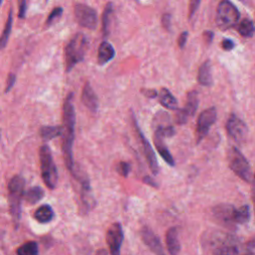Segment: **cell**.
<instances>
[{"label": "cell", "instance_id": "1", "mask_svg": "<svg viewBox=\"0 0 255 255\" xmlns=\"http://www.w3.org/2000/svg\"><path fill=\"white\" fill-rule=\"evenodd\" d=\"M63 142L62 150L63 156L68 169L73 172L74 170V157H73V144L75 139V124L76 114L73 103V94L70 93L65 99L63 105Z\"/></svg>", "mask_w": 255, "mask_h": 255}, {"label": "cell", "instance_id": "2", "mask_svg": "<svg viewBox=\"0 0 255 255\" xmlns=\"http://www.w3.org/2000/svg\"><path fill=\"white\" fill-rule=\"evenodd\" d=\"M88 49V40L84 34H76L65 48L66 71H71L76 64L84 59Z\"/></svg>", "mask_w": 255, "mask_h": 255}, {"label": "cell", "instance_id": "3", "mask_svg": "<svg viewBox=\"0 0 255 255\" xmlns=\"http://www.w3.org/2000/svg\"><path fill=\"white\" fill-rule=\"evenodd\" d=\"M25 181L22 176L14 175L8 183V201L12 218L16 225L20 220L21 201L24 197Z\"/></svg>", "mask_w": 255, "mask_h": 255}, {"label": "cell", "instance_id": "4", "mask_svg": "<svg viewBox=\"0 0 255 255\" xmlns=\"http://www.w3.org/2000/svg\"><path fill=\"white\" fill-rule=\"evenodd\" d=\"M208 249L211 255H239L241 246L235 237L218 233L208 241Z\"/></svg>", "mask_w": 255, "mask_h": 255}, {"label": "cell", "instance_id": "5", "mask_svg": "<svg viewBox=\"0 0 255 255\" xmlns=\"http://www.w3.org/2000/svg\"><path fill=\"white\" fill-rule=\"evenodd\" d=\"M41 175L47 187L54 189L58 182V171L54 163L52 151L48 145H42L39 149Z\"/></svg>", "mask_w": 255, "mask_h": 255}, {"label": "cell", "instance_id": "6", "mask_svg": "<svg viewBox=\"0 0 255 255\" xmlns=\"http://www.w3.org/2000/svg\"><path fill=\"white\" fill-rule=\"evenodd\" d=\"M240 14L238 9L228 0H222L216 10L215 22L219 29L227 30L233 27L239 20Z\"/></svg>", "mask_w": 255, "mask_h": 255}, {"label": "cell", "instance_id": "7", "mask_svg": "<svg viewBox=\"0 0 255 255\" xmlns=\"http://www.w3.org/2000/svg\"><path fill=\"white\" fill-rule=\"evenodd\" d=\"M227 161L230 169L242 180L250 182L251 167L245 156L236 147H230L227 152Z\"/></svg>", "mask_w": 255, "mask_h": 255}, {"label": "cell", "instance_id": "8", "mask_svg": "<svg viewBox=\"0 0 255 255\" xmlns=\"http://www.w3.org/2000/svg\"><path fill=\"white\" fill-rule=\"evenodd\" d=\"M216 109L215 108H209L207 110H204L197 119L196 124V129H195V138L196 143H199L205 135L208 133L211 126L216 121Z\"/></svg>", "mask_w": 255, "mask_h": 255}, {"label": "cell", "instance_id": "9", "mask_svg": "<svg viewBox=\"0 0 255 255\" xmlns=\"http://www.w3.org/2000/svg\"><path fill=\"white\" fill-rule=\"evenodd\" d=\"M74 12L75 18L81 26L91 30L96 29L98 24V16L97 12L92 7L85 4H77Z\"/></svg>", "mask_w": 255, "mask_h": 255}, {"label": "cell", "instance_id": "10", "mask_svg": "<svg viewBox=\"0 0 255 255\" xmlns=\"http://www.w3.org/2000/svg\"><path fill=\"white\" fill-rule=\"evenodd\" d=\"M124 240V232L121 223H113L106 235V241L111 255H121V247Z\"/></svg>", "mask_w": 255, "mask_h": 255}, {"label": "cell", "instance_id": "11", "mask_svg": "<svg viewBox=\"0 0 255 255\" xmlns=\"http://www.w3.org/2000/svg\"><path fill=\"white\" fill-rule=\"evenodd\" d=\"M133 126H134V128L136 130V133L139 137V140H140V143H141V146H142V150H143V153H144V156H145V159L147 161V164H148V167L149 169L151 170V172L156 175L158 173V164H157V159H156V156H155V153L154 151L152 150V147L149 143V141L147 140V138L145 137V135L142 133L141 129L139 128V127L137 126V123L136 121L134 120L133 118Z\"/></svg>", "mask_w": 255, "mask_h": 255}, {"label": "cell", "instance_id": "12", "mask_svg": "<svg viewBox=\"0 0 255 255\" xmlns=\"http://www.w3.org/2000/svg\"><path fill=\"white\" fill-rule=\"evenodd\" d=\"M226 130L229 136L236 141L244 140L248 133V128L245 123L235 115L229 117L226 123Z\"/></svg>", "mask_w": 255, "mask_h": 255}, {"label": "cell", "instance_id": "13", "mask_svg": "<svg viewBox=\"0 0 255 255\" xmlns=\"http://www.w3.org/2000/svg\"><path fill=\"white\" fill-rule=\"evenodd\" d=\"M198 107V95L195 91H191L187 94L185 106L176 115V123L178 125H184L190 117H193Z\"/></svg>", "mask_w": 255, "mask_h": 255}, {"label": "cell", "instance_id": "14", "mask_svg": "<svg viewBox=\"0 0 255 255\" xmlns=\"http://www.w3.org/2000/svg\"><path fill=\"white\" fill-rule=\"evenodd\" d=\"M140 235L142 241L151 252H153L155 255H166L159 238L151 229L146 226L142 227L140 230Z\"/></svg>", "mask_w": 255, "mask_h": 255}, {"label": "cell", "instance_id": "15", "mask_svg": "<svg viewBox=\"0 0 255 255\" xmlns=\"http://www.w3.org/2000/svg\"><path fill=\"white\" fill-rule=\"evenodd\" d=\"M234 210H235V208L232 205L221 204V205L216 206L213 209V214H214V217L220 223L227 225V226H231V225H235Z\"/></svg>", "mask_w": 255, "mask_h": 255}, {"label": "cell", "instance_id": "16", "mask_svg": "<svg viewBox=\"0 0 255 255\" xmlns=\"http://www.w3.org/2000/svg\"><path fill=\"white\" fill-rule=\"evenodd\" d=\"M164 134L162 133V131L157 128L155 132H154V137H153V142H154V145L156 147V150L159 152L161 158L170 166H173L174 165V159L171 155V153L169 152L168 148L166 147V144L163 140L164 138Z\"/></svg>", "mask_w": 255, "mask_h": 255}, {"label": "cell", "instance_id": "17", "mask_svg": "<svg viewBox=\"0 0 255 255\" xmlns=\"http://www.w3.org/2000/svg\"><path fill=\"white\" fill-rule=\"evenodd\" d=\"M82 102L92 113H96L99 108L98 97L95 94L90 83H86L82 92Z\"/></svg>", "mask_w": 255, "mask_h": 255}, {"label": "cell", "instance_id": "18", "mask_svg": "<svg viewBox=\"0 0 255 255\" xmlns=\"http://www.w3.org/2000/svg\"><path fill=\"white\" fill-rule=\"evenodd\" d=\"M165 240L168 253L170 255H179L180 242L178 238V230L176 227H171L166 231Z\"/></svg>", "mask_w": 255, "mask_h": 255}, {"label": "cell", "instance_id": "19", "mask_svg": "<svg viewBox=\"0 0 255 255\" xmlns=\"http://www.w3.org/2000/svg\"><path fill=\"white\" fill-rule=\"evenodd\" d=\"M115 57V50L113 46L107 42L104 41L101 43L99 50H98V63L100 65H105L108 62H110Z\"/></svg>", "mask_w": 255, "mask_h": 255}, {"label": "cell", "instance_id": "20", "mask_svg": "<svg viewBox=\"0 0 255 255\" xmlns=\"http://www.w3.org/2000/svg\"><path fill=\"white\" fill-rule=\"evenodd\" d=\"M197 81L202 86H210L212 84V75H211V66L210 62L205 61L200 68L198 69Z\"/></svg>", "mask_w": 255, "mask_h": 255}, {"label": "cell", "instance_id": "21", "mask_svg": "<svg viewBox=\"0 0 255 255\" xmlns=\"http://www.w3.org/2000/svg\"><path fill=\"white\" fill-rule=\"evenodd\" d=\"M158 99H159V102L160 104L168 109V110H177L178 108V104H177V100L173 97V95L165 88H162L160 91H159V94H158Z\"/></svg>", "mask_w": 255, "mask_h": 255}, {"label": "cell", "instance_id": "22", "mask_svg": "<svg viewBox=\"0 0 255 255\" xmlns=\"http://www.w3.org/2000/svg\"><path fill=\"white\" fill-rule=\"evenodd\" d=\"M54 211L50 205L40 206L34 213V218L40 223H48L54 218Z\"/></svg>", "mask_w": 255, "mask_h": 255}, {"label": "cell", "instance_id": "23", "mask_svg": "<svg viewBox=\"0 0 255 255\" xmlns=\"http://www.w3.org/2000/svg\"><path fill=\"white\" fill-rule=\"evenodd\" d=\"M44 196V190L40 186H33L24 193V199L30 204H35Z\"/></svg>", "mask_w": 255, "mask_h": 255}, {"label": "cell", "instance_id": "24", "mask_svg": "<svg viewBox=\"0 0 255 255\" xmlns=\"http://www.w3.org/2000/svg\"><path fill=\"white\" fill-rule=\"evenodd\" d=\"M61 133H63V127L60 126H45L40 129V134L45 140H50L54 137H57Z\"/></svg>", "mask_w": 255, "mask_h": 255}, {"label": "cell", "instance_id": "25", "mask_svg": "<svg viewBox=\"0 0 255 255\" xmlns=\"http://www.w3.org/2000/svg\"><path fill=\"white\" fill-rule=\"evenodd\" d=\"M250 219V209L248 205H243L234 210V221L235 224H243L248 222Z\"/></svg>", "mask_w": 255, "mask_h": 255}, {"label": "cell", "instance_id": "26", "mask_svg": "<svg viewBox=\"0 0 255 255\" xmlns=\"http://www.w3.org/2000/svg\"><path fill=\"white\" fill-rule=\"evenodd\" d=\"M17 255H38L39 247L35 241H28L18 247Z\"/></svg>", "mask_w": 255, "mask_h": 255}, {"label": "cell", "instance_id": "27", "mask_svg": "<svg viewBox=\"0 0 255 255\" xmlns=\"http://www.w3.org/2000/svg\"><path fill=\"white\" fill-rule=\"evenodd\" d=\"M237 31L239 32V34L241 36L249 38V37H251L253 35V33L255 31L254 24L249 19H244L237 26Z\"/></svg>", "mask_w": 255, "mask_h": 255}, {"label": "cell", "instance_id": "28", "mask_svg": "<svg viewBox=\"0 0 255 255\" xmlns=\"http://www.w3.org/2000/svg\"><path fill=\"white\" fill-rule=\"evenodd\" d=\"M112 16H113V4L108 3L103 13V32L105 36L109 34L110 26L112 24Z\"/></svg>", "mask_w": 255, "mask_h": 255}, {"label": "cell", "instance_id": "29", "mask_svg": "<svg viewBox=\"0 0 255 255\" xmlns=\"http://www.w3.org/2000/svg\"><path fill=\"white\" fill-rule=\"evenodd\" d=\"M11 28H12V11L9 12V15H8V18H7V21H6V24H5L2 36H1V40H0V42H1L0 43L1 49L5 48V46H6L7 42H8V39H9V36H10V32H11Z\"/></svg>", "mask_w": 255, "mask_h": 255}, {"label": "cell", "instance_id": "30", "mask_svg": "<svg viewBox=\"0 0 255 255\" xmlns=\"http://www.w3.org/2000/svg\"><path fill=\"white\" fill-rule=\"evenodd\" d=\"M63 14V8L62 7H56L52 10V12L50 13V15L48 16L47 20H46V25H51L56 19L60 18L61 15Z\"/></svg>", "mask_w": 255, "mask_h": 255}, {"label": "cell", "instance_id": "31", "mask_svg": "<svg viewBox=\"0 0 255 255\" xmlns=\"http://www.w3.org/2000/svg\"><path fill=\"white\" fill-rule=\"evenodd\" d=\"M117 170H118V172H119L122 176L127 177V176L128 175V173H129L130 165H129V163H128V162L122 161V162H120V163L118 164Z\"/></svg>", "mask_w": 255, "mask_h": 255}, {"label": "cell", "instance_id": "32", "mask_svg": "<svg viewBox=\"0 0 255 255\" xmlns=\"http://www.w3.org/2000/svg\"><path fill=\"white\" fill-rule=\"evenodd\" d=\"M239 255H255V242H248L244 247H241Z\"/></svg>", "mask_w": 255, "mask_h": 255}, {"label": "cell", "instance_id": "33", "mask_svg": "<svg viewBox=\"0 0 255 255\" xmlns=\"http://www.w3.org/2000/svg\"><path fill=\"white\" fill-rule=\"evenodd\" d=\"M201 0H190L189 3V17H192L200 5Z\"/></svg>", "mask_w": 255, "mask_h": 255}, {"label": "cell", "instance_id": "34", "mask_svg": "<svg viewBox=\"0 0 255 255\" xmlns=\"http://www.w3.org/2000/svg\"><path fill=\"white\" fill-rule=\"evenodd\" d=\"M18 17L24 18L26 15V0H18Z\"/></svg>", "mask_w": 255, "mask_h": 255}, {"label": "cell", "instance_id": "35", "mask_svg": "<svg viewBox=\"0 0 255 255\" xmlns=\"http://www.w3.org/2000/svg\"><path fill=\"white\" fill-rule=\"evenodd\" d=\"M16 82V76L13 74V73H10L8 75V78H7V85H6V89H5V93H8L11 88L13 87V85L15 84Z\"/></svg>", "mask_w": 255, "mask_h": 255}, {"label": "cell", "instance_id": "36", "mask_svg": "<svg viewBox=\"0 0 255 255\" xmlns=\"http://www.w3.org/2000/svg\"><path fill=\"white\" fill-rule=\"evenodd\" d=\"M221 46H222V49L225 50V51H230L233 49L234 47V43L230 40V39H224L221 43Z\"/></svg>", "mask_w": 255, "mask_h": 255}, {"label": "cell", "instance_id": "37", "mask_svg": "<svg viewBox=\"0 0 255 255\" xmlns=\"http://www.w3.org/2000/svg\"><path fill=\"white\" fill-rule=\"evenodd\" d=\"M187 36H188V33H187L186 31H184V32H182V33L180 34V36H179V38H178V46H179L180 48H182V47L185 45Z\"/></svg>", "mask_w": 255, "mask_h": 255}, {"label": "cell", "instance_id": "38", "mask_svg": "<svg viewBox=\"0 0 255 255\" xmlns=\"http://www.w3.org/2000/svg\"><path fill=\"white\" fill-rule=\"evenodd\" d=\"M162 25L166 30H169V27H170V15L169 14H164L162 16Z\"/></svg>", "mask_w": 255, "mask_h": 255}, {"label": "cell", "instance_id": "39", "mask_svg": "<svg viewBox=\"0 0 255 255\" xmlns=\"http://www.w3.org/2000/svg\"><path fill=\"white\" fill-rule=\"evenodd\" d=\"M141 93L147 97V98H155L157 96V92L155 90H146V89H143L141 90Z\"/></svg>", "mask_w": 255, "mask_h": 255}, {"label": "cell", "instance_id": "40", "mask_svg": "<svg viewBox=\"0 0 255 255\" xmlns=\"http://www.w3.org/2000/svg\"><path fill=\"white\" fill-rule=\"evenodd\" d=\"M252 201H253V207H254V212H255V174L252 179Z\"/></svg>", "mask_w": 255, "mask_h": 255}, {"label": "cell", "instance_id": "41", "mask_svg": "<svg viewBox=\"0 0 255 255\" xmlns=\"http://www.w3.org/2000/svg\"><path fill=\"white\" fill-rule=\"evenodd\" d=\"M212 37H213V34L210 31H205L204 32V38H205L206 41L210 42L212 40Z\"/></svg>", "mask_w": 255, "mask_h": 255}, {"label": "cell", "instance_id": "42", "mask_svg": "<svg viewBox=\"0 0 255 255\" xmlns=\"http://www.w3.org/2000/svg\"><path fill=\"white\" fill-rule=\"evenodd\" d=\"M143 180H144V182H146V183H148V184H150V185L156 186V184H155L152 180H150V178H149V177H147V176H146V177H144V179H143Z\"/></svg>", "mask_w": 255, "mask_h": 255}, {"label": "cell", "instance_id": "43", "mask_svg": "<svg viewBox=\"0 0 255 255\" xmlns=\"http://www.w3.org/2000/svg\"><path fill=\"white\" fill-rule=\"evenodd\" d=\"M2 1H3V0H1V3H2Z\"/></svg>", "mask_w": 255, "mask_h": 255}, {"label": "cell", "instance_id": "44", "mask_svg": "<svg viewBox=\"0 0 255 255\" xmlns=\"http://www.w3.org/2000/svg\"><path fill=\"white\" fill-rule=\"evenodd\" d=\"M136 1H138V0H136Z\"/></svg>", "mask_w": 255, "mask_h": 255}]
</instances>
